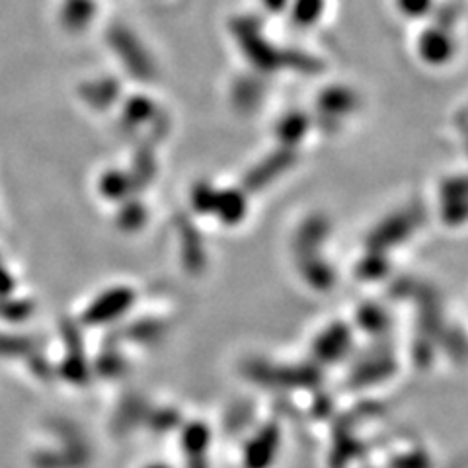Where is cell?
I'll return each mask as SVG.
<instances>
[{
	"instance_id": "cell-5",
	"label": "cell",
	"mask_w": 468,
	"mask_h": 468,
	"mask_svg": "<svg viewBox=\"0 0 468 468\" xmlns=\"http://www.w3.org/2000/svg\"><path fill=\"white\" fill-rule=\"evenodd\" d=\"M260 3L270 12H282V10H287L291 0H260Z\"/></svg>"
},
{
	"instance_id": "cell-4",
	"label": "cell",
	"mask_w": 468,
	"mask_h": 468,
	"mask_svg": "<svg viewBox=\"0 0 468 468\" xmlns=\"http://www.w3.org/2000/svg\"><path fill=\"white\" fill-rule=\"evenodd\" d=\"M433 0H397V8L406 18H423L431 10Z\"/></svg>"
},
{
	"instance_id": "cell-3",
	"label": "cell",
	"mask_w": 468,
	"mask_h": 468,
	"mask_svg": "<svg viewBox=\"0 0 468 468\" xmlns=\"http://www.w3.org/2000/svg\"><path fill=\"white\" fill-rule=\"evenodd\" d=\"M217 213L223 217L225 223H237L240 221V217L244 213V201L239 194H232V192H227L223 196H218L215 199V207Z\"/></svg>"
},
{
	"instance_id": "cell-2",
	"label": "cell",
	"mask_w": 468,
	"mask_h": 468,
	"mask_svg": "<svg viewBox=\"0 0 468 468\" xmlns=\"http://www.w3.org/2000/svg\"><path fill=\"white\" fill-rule=\"evenodd\" d=\"M291 20L301 27H311L318 24L326 10V0H291L287 6Z\"/></svg>"
},
{
	"instance_id": "cell-1",
	"label": "cell",
	"mask_w": 468,
	"mask_h": 468,
	"mask_svg": "<svg viewBox=\"0 0 468 468\" xmlns=\"http://www.w3.org/2000/svg\"><path fill=\"white\" fill-rule=\"evenodd\" d=\"M452 51L455 43L443 27H428L418 39V53L430 65H445Z\"/></svg>"
}]
</instances>
